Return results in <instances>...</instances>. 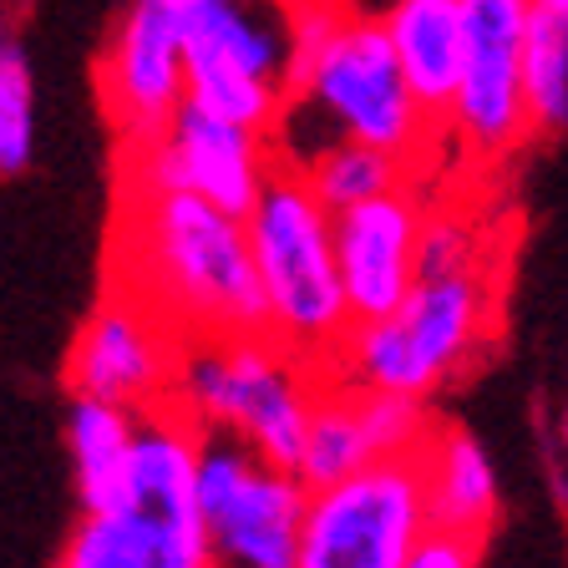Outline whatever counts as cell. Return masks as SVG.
I'll list each match as a JSON object with an SVG mask.
<instances>
[{"label": "cell", "mask_w": 568, "mask_h": 568, "mask_svg": "<svg viewBox=\"0 0 568 568\" xmlns=\"http://www.w3.org/2000/svg\"><path fill=\"white\" fill-rule=\"evenodd\" d=\"M199 437L173 402L138 412L128 473L106 503L82 508L57 568H213L193 497Z\"/></svg>", "instance_id": "2"}, {"label": "cell", "mask_w": 568, "mask_h": 568, "mask_svg": "<svg viewBox=\"0 0 568 568\" xmlns=\"http://www.w3.org/2000/svg\"><path fill=\"white\" fill-rule=\"evenodd\" d=\"M178 351H183V335L158 310L106 284V295L92 305L87 325L71 341L67 386L71 396L112 402L122 412H148V406H163L173 390Z\"/></svg>", "instance_id": "11"}, {"label": "cell", "mask_w": 568, "mask_h": 568, "mask_svg": "<svg viewBox=\"0 0 568 568\" xmlns=\"http://www.w3.org/2000/svg\"><path fill=\"white\" fill-rule=\"evenodd\" d=\"M112 284L158 310L183 341L264 331L244 219L193 193H122Z\"/></svg>", "instance_id": "1"}, {"label": "cell", "mask_w": 568, "mask_h": 568, "mask_svg": "<svg viewBox=\"0 0 568 568\" xmlns=\"http://www.w3.org/2000/svg\"><path fill=\"white\" fill-rule=\"evenodd\" d=\"M416 462H422L426 523L437 532H462L483 544L497 523V473L483 442L467 426L437 422L426 432Z\"/></svg>", "instance_id": "16"}, {"label": "cell", "mask_w": 568, "mask_h": 568, "mask_svg": "<svg viewBox=\"0 0 568 568\" xmlns=\"http://www.w3.org/2000/svg\"><path fill=\"white\" fill-rule=\"evenodd\" d=\"M402 82L432 128H447L462 77V11L457 0H386L376 11Z\"/></svg>", "instance_id": "15"}, {"label": "cell", "mask_w": 568, "mask_h": 568, "mask_svg": "<svg viewBox=\"0 0 568 568\" xmlns=\"http://www.w3.org/2000/svg\"><path fill=\"white\" fill-rule=\"evenodd\" d=\"M426 203L416 193V178L376 193L366 203L331 213V254L341 280L345 310L355 320H381L402 305L416 284V234H422Z\"/></svg>", "instance_id": "13"}, {"label": "cell", "mask_w": 568, "mask_h": 568, "mask_svg": "<svg viewBox=\"0 0 568 568\" xmlns=\"http://www.w3.org/2000/svg\"><path fill=\"white\" fill-rule=\"evenodd\" d=\"M483 558V544L477 538H462V532H426L422 544L406 554L402 568H477Z\"/></svg>", "instance_id": "24"}, {"label": "cell", "mask_w": 568, "mask_h": 568, "mask_svg": "<svg viewBox=\"0 0 568 568\" xmlns=\"http://www.w3.org/2000/svg\"><path fill=\"white\" fill-rule=\"evenodd\" d=\"M295 173L305 178V189L315 193L320 209L335 213V209L366 203V199H376V193L406 183V178H412V168H406L402 158L381 153V148H366V142H351V138H335V142H325V148H320L305 168H295Z\"/></svg>", "instance_id": "20"}, {"label": "cell", "mask_w": 568, "mask_h": 568, "mask_svg": "<svg viewBox=\"0 0 568 568\" xmlns=\"http://www.w3.org/2000/svg\"><path fill=\"white\" fill-rule=\"evenodd\" d=\"M274 158L260 132L213 118L203 106L183 102L168 128L148 142L128 148V193H193L213 209L244 219L260 199Z\"/></svg>", "instance_id": "10"}, {"label": "cell", "mask_w": 568, "mask_h": 568, "mask_svg": "<svg viewBox=\"0 0 568 568\" xmlns=\"http://www.w3.org/2000/svg\"><path fill=\"white\" fill-rule=\"evenodd\" d=\"M183 47V102L244 132H270L290 77V6L264 0H173Z\"/></svg>", "instance_id": "7"}, {"label": "cell", "mask_w": 568, "mask_h": 568, "mask_svg": "<svg viewBox=\"0 0 568 568\" xmlns=\"http://www.w3.org/2000/svg\"><path fill=\"white\" fill-rule=\"evenodd\" d=\"M493 331V280L487 264L457 274H416L402 305L381 320H355L325 381L361 390H396L426 402L447 386Z\"/></svg>", "instance_id": "5"}, {"label": "cell", "mask_w": 568, "mask_h": 568, "mask_svg": "<svg viewBox=\"0 0 568 568\" xmlns=\"http://www.w3.org/2000/svg\"><path fill=\"white\" fill-rule=\"evenodd\" d=\"M351 402H355V422L366 432L371 457H416L426 432L437 426V416L426 412V402H416V396L351 386Z\"/></svg>", "instance_id": "21"}, {"label": "cell", "mask_w": 568, "mask_h": 568, "mask_svg": "<svg viewBox=\"0 0 568 568\" xmlns=\"http://www.w3.org/2000/svg\"><path fill=\"white\" fill-rule=\"evenodd\" d=\"M371 447H366V432L355 422V402H351V386L341 381H325L310 406V422H305V442H300V462H295V477L305 487H331L341 477H351L355 467H366Z\"/></svg>", "instance_id": "19"}, {"label": "cell", "mask_w": 568, "mask_h": 568, "mask_svg": "<svg viewBox=\"0 0 568 568\" xmlns=\"http://www.w3.org/2000/svg\"><path fill=\"white\" fill-rule=\"evenodd\" d=\"M280 112L315 118L331 142H366V148L402 158L406 168L416 163L426 138L437 132L406 92L381 21L371 11H345V6L335 16L331 36L295 67Z\"/></svg>", "instance_id": "6"}, {"label": "cell", "mask_w": 568, "mask_h": 568, "mask_svg": "<svg viewBox=\"0 0 568 568\" xmlns=\"http://www.w3.org/2000/svg\"><path fill=\"white\" fill-rule=\"evenodd\" d=\"M6 51H11V36H6V21H0V61H6Z\"/></svg>", "instance_id": "25"}, {"label": "cell", "mask_w": 568, "mask_h": 568, "mask_svg": "<svg viewBox=\"0 0 568 568\" xmlns=\"http://www.w3.org/2000/svg\"><path fill=\"white\" fill-rule=\"evenodd\" d=\"M132 422H138V412H122L112 402H92V396H71L67 452H71V477H77L82 508L106 503L112 487L122 483L128 452H132Z\"/></svg>", "instance_id": "18"}, {"label": "cell", "mask_w": 568, "mask_h": 568, "mask_svg": "<svg viewBox=\"0 0 568 568\" xmlns=\"http://www.w3.org/2000/svg\"><path fill=\"white\" fill-rule=\"evenodd\" d=\"M305 493L295 473L260 462L224 432L199 437L193 497L213 568H295Z\"/></svg>", "instance_id": "8"}, {"label": "cell", "mask_w": 568, "mask_h": 568, "mask_svg": "<svg viewBox=\"0 0 568 568\" xmlns=\"http://www.w3.org/2000/svg\"><path fill=\"white\" fill-rule=\"evenodd\" d=\"M244 239L264 300V335L325 371L351 331V310L335 280L331 213L295 168H270L254 209L244 213Z\"/></svg>", "instance_id": "4"}, {"label": "cell", "mask_w": 568, "mask_h": 568, "mask_svg": "<svg viewBox=\"0 0 568 568\" xmlns=\"http://www.w3.org/2000/svg\"><path fill=\"white\" fill-rule=\"evenodd\" d=\"M462 11V77L447 128L462 153L497 163L528 138L518 82L523 0H457Z\"/></svg>", "instance_id": "12"}, {"label": "cell", "mask_w": 568, "mask_h": 568, "mask_svg": "<svg viewBox=\"0 0 568 568\" xmlns=\"http://www.w3.org/2000/svg\"><path fill=\"white\" fill-rule=\"evenodd\" d=\"M426 532L422 462L376 457L305 493L295 568H402Z\"/></svg>", "instance_id": "9"}, {"label": "cell", "mask_w": 568, "mask_h": 568, "mask_svg": "<svg viewBox=\"0 0 568 568\" xmlns=\"http://www.w3.org/2000/svg\"><path fill=\"white\" fill-rule=\"evenodd\" d=\"M483 264V239L457 213H426L416 234V274H457Z\"/></svg>", "instance_id": "23"}, {"label": "cell", "mask_w": 568, "mask_h": 568, "mask_svg": "<svg viewBox=\"0 0 568 568\" xmlns=\"http://www.w3.org/2000/svg\"><path fill=\"white\" fill-rule=\"evenodd\" d=\"M36 153V87L21 51L0 61V178H16Z\"/></svg>", "instance_id": "22"}, {"label": "cell", "mask_w": 568, "mask_h": 568, "mask_svg": "<svg viewBox=\"0 0 568 568\" xmlns=\"http://www.w3.org/2000/svg\"><path fill=\"white\" fill-rule=\"evenodd\" d=\"M325 371L284 351L274 335H229V341H183L168 402L199 432H224L244 442L270 467L295 473L305 422Z\"/></svg>", "instance_id": "3"}, {"label": "cell", "mask_w": 568, "mask_h": 568, "mask_svg": "<svg viewBox=\"0 0 568 568\" xmlns=\"http://www.w3.org/2000/svg\"><path fill=\"white\" fill-rule=\"evenodd\" d=\"M523 118L528 132H564L568 122V0H523L518 47Z\"/></svg>", "instance_id": "17"}, {"label": "cell", "mask_w": 568, "mask_h": 568, "mask_svg": "<svg viewBox=\"0 0 568 568\" xmlns=\"http://www.w3.org/2000/svg\"><path fill=\"white\" fill-rule=\"evenodd\" d=\"M97 77H102V106L118 138L128 148L158 138L183 106V47H178L173 0H132Z\"/></svg>", "instance_id": "14"}]
</instances>
